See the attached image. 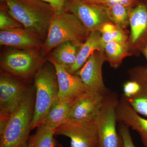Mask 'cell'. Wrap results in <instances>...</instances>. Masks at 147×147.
Returning <instances> with one entry per match:
<instances>
[{
    "label": "cell",
    "instance_id": "6da1fadb",
    "mask_svg": "<svg viewBox=\"0 0 147 147\" xmlns=\"http://www.w3.org/2000/svg\"><path fill=\"white\" fill-rule=\"evenodd\" d=\"M5 3L10 16L45 41L50 22L56 13L50 5L40 0H5Z\"/></svg>",
    "mask_w": 147,
    "mask_h": 147
},
{
    "label": "cell",
    "instance_id": "7a4b0ae2",
    "mask_svg": "<svg viewBox=\"0 0 147 147\" xmlns=\"http://www.w3.org/2000/svg\"><path fill=\"white\" fill-rule=\"evenodd\" d=\"M35 102V88L29 87L20 107L0 129V147H22L28 142Z\"/></svg>",
    "mask_w": 147,
    "mask_h": 147
},
{
    "label": "cell",
    "instance_id": "3957f363",
    "mask_svg": "<svg viewBox=\"0 0 147 147\" xmlns=\"http://www.w3.org/2000/svg\"><path fill=\"white\" fill-rule=\"evenodd\" d=\"M88 30L74 14L65 11L56 13L49 26L41 52L47 56L56 46L67 41L81 45L90 34Z\"/></svg>",
    "mask_w": 147,
    "mask_h": 147
},
{
    "label": "cell",
    "instance_id": "277c9868",
    "mask_svg": "<svg viewBox=\"0 0 147 147\" xmlns=\"http://www.w3.org/2000/svg\"><path fill=\"white\" fill-rule=\"evenodd\" d=\"M34 78L35 102L32 130L43 124L50 109L59 100V84L54 66L44 65Z\"/></svg>",
    "mask_w": 147,
    "mask_h": 147
},
{
    "label": "cell",
    "instance_id": "5b68a950",
    "mask_svg": "<svg viewBox=\"0 0 147 147\" xmlns=\"http://www.w3.org/2000/svg\"><path fill=\"white\" fill-rule=\"evenodd\" d=\"M46 58L40 50H25L11 48L1 56V73L27 82L34 77L45 64Z\"/></svg>",
    "mask_w": 147,
    "mask_h": 147
},
{
    "label": "cell",
    "instance_id": "8992f818",
    "mask_svg": "<svg viewBox=\"0 0 147 147\" xmlns=\"http://www.w3.org/2000/svg\"><path fill=\"white\" fill-rule=\"evenodd\" d=\"M115 92L108 91L96 117L97 147H123L122 138L117 129L116 109L119 101Z\"/></svg>",
    "mask_w": 147,
    "mask_h": 147
},
{
    "label": "cell",
    "instance_id": "52a82bcc",
    "mask_svg": "<svg viewBox=\"0 0 147 147\" xmlns=\"http://www.w3.org/2000/svg\"><path fill=\"white\" fill-rule=\"evenodd\" d=\"M26 82L6 74L0 76V129L18 110L28 87Z\"/></svg>",
    "mask_w": 147,
    "mask_h": 147
},
{
    "label": "cell",
    "instance_id": "ba28073f",
    "mask_svg": "<svg viewBox=\"0 0 147 147\" xmlns=\"http://www.w3.org/2000/svg\"><path fill=\"white\" fill-rule=\"evenodd\" d=\"M56 135L71 139L70 147H97L96 120H67L55 129Z\"/></svg>",
    "mask_w": 147,
    "mask_h": 147
},
{
    "label": "cell",
    "instance_id": "9c48e42d",
    "mask_svg": "<svg viewBox=\"0 0 147 147\" xmlns=\"http://www.w3.org/2000/svg\"><path fill=\"white\" fill-rule=\"evenodd\" d=\"M65 10L75 15L90 32L110 22L107 7L86 0H67Z\"/></svg>",
    "mask_w": 147,
    "mask_h": 147
},
{
    "label": "cell",
    "instance_id": "30bf717a",
    "mask_svg": "<svg viewBox=\"0 0 147 147\" xmlns=\"http://www.w3.org/2000/svg\"><path fill=\"white\" fill-rule=\"evenodd\" d=\"M128 45L131 55L138 56L147 46V0L140 1L129 9Z\"/></svg>",
    "mask_w": 147,
    "mask_h": 147
},
{
    "label": "cell",
    "instance_id": "8fae6325",
    "mask_svg": "<svg viewBox=\"0 0 147 147\" xmlns=\"http://www.w3.org/2000/svg\"><path fill=\"white\" fill-rule=\"evenodd\" d=\"M105 61L104 50H96L75 74L80 77L90 90L103 94L108 90L105 86L102 76V66Z\"/></svg>",
    "mask_w": 147,
    "mask_h": 147
},
{
    "label": "cell",
    "instance_id": "7c38bea8",
    "mask_svg": "<svg viewBox=\"0 0 147 147\" xmlns=\"http://www.w3.org/2000/svg\"><path fill=\"white\" fill-rule=\"evenodd\" d=\"M46 59L53 65L56 70L59 84V100L61 102L73 100L90 90L82 79L72 74L62 66L57 63L50 56Z\"/></svg>",
    "mask_w": 147,
    "mask_h": 147
},
{
    "label": "cell",
    "instance_id": "4fadbf2b",
    "mask_svg": "<svg viewBox=\"0 0 147 147\" xmlns=\"http://www.w3.org/2000/svg\"><path fill=\"white\" fill-rule=\"evenodd\" d=\"M104 95L89 90L74 100L67 120H94L99 113Z\"/></svg>",
    "mask_w": 147,
    "mask_h": 147
},
{
    "label": "cell",
    "instance_id": "5bb4252c",
    "mask_svg": "<svg viewBox=\"0 0 147 147\" xmlns=\"http://www.w3.org/2000/svg\"><path fill=\"white\" fill-rule=\"evenodd\" d=\"M43 42L39 36L24 28L0 31V45L13 49L41 50Z\"/></svg>",
    "mask_w": 147,
    "mask_h": 147
},
{
    "label": "cell",
    "instance_id": "9a60e30c",
    "mask_svg": "<svg viewBox=\"0 0 147 147\" xmlns=\"http://www.w3.org/2000/svg\"><path fill=\"white\" fill-rule=\"evenodd\" d=\"M131 80L138 83L139 88L137 93L131 97L124 98L138 114L147 117V69L142 66L135 67L129 70Z\"/></svg>",
    "mask_w": 147,
    "mask_h": 147
},
{
    "label": "cell",
    "instance_id": "2e32d148",
    "mask_svg": "<svg viewBox=\"0 0 147 147\" xmlns=\"http://www.w3.org/2000/svg\"><path fill=\"white\" fill-rule=\"evenodd\" d=\"M117 121L138 132L141 139H147V119L138 115L126 100L121 98L116 109Z\"/></svg>",
    "mask_w": 147,
    "mask_h": 147
},
{
    "label": "cell",
    "instance_id": "e0dca14e",
    "mask_svg": "<svg viewBox=\"0 0 147 147\" xmlns=\"http://www.w3.org/2000/svg\"><path fill=\"white\" fill-rule=\"evenodd\" d=\"M101 34L98 30L90 32L87 39L79 47L75 63L69 72L74 74L86 62L90 56L96 50H104Z\"/></svg>",
    "mask_w": 147,
    "mask_h": 147
},
{
    "label": "cell",
    "instance_id": "ac0fdd59",
    "mask_svg": "<svg viewBox=\"0 0 147 147\" xmlns=\"http://www.w3.org/2000/svg\"><path fill=\"white\" fill-rule=\"evenodd\" d=\"M80 46L71 41H67L56 46L48 55L69 71L76 61Z\"/></svg>",
    "mask_w": 147,
    "mask_h": 147
},
{
    "label": "cell",
    "instance_id": "d6986e66",
    "mask_svg": "<svg viewBox=\"0 0 147 147\" xmlns=\"http://www.w3.org/2000/svg\"><path fill=\"white\" fill-rule=\"evenodd\" d=\"M61 102L58 100L50 109L43 124L55 129L67 120L74 100Z\"/></svg>",
    "mask_w": 147,
    "mask_h": 147
},
{
    "label": "cell",
    "instance_id": "ffe728a7",
    "mask_svg": "<svg viewBox=\"0 0 147 147\" xmlns=\"http://www.w3.org/2000/svg\"><path fill=\"white\" fill-rule=\"evenodd\" d=\"M106 61L111 67L117 68L125 58L131 56L129 53L128 42L111 41L106 43L104 47Z\"/></svg>",
    "mask_w": 147,
    "mask_h": 147
},
{
    "label": "cell",
    "instance_id": "44dd1931",
    "mask_svg": "<svg viewBox=\"0 0 147 147\" xmlns=\"http://www.w3.org/2000/svg\"><path fill=\"white\" fill-rule=\"evenodd\" d=\"M55 129L42 124L37 127L34 134L28 139L29 147H55L56 141Z\"/></svg>",
    "mask_w": 147,
    "mask_h": 147
},
{
    "label": "cell",
    "instance_id": "7402d4cb",
    "mask_svg": "<svg viewBox=\"0 0 147 147\" xmlns=\"http://www.w3.org/2000/svg\"><path fill=\"white\" fill-rule=\"evenodd\" d=\"M98 31L101 34L103 46L111 41L128 42L129 36L126 30L117 26L112 21L106 22L100 26Z\"/></svg>",
    "mask_w": 147,
    "mask_h": 147
},
{
    "label": "cell",
    "instance_id": "603a6c76",
    "mask_svg": "<svg viewBox=\"0 0 147 147\" xmlns=\"http://www.w3.org/2000/svg\"><path fill=\"white\" fill-rule=\"evenodd\" d=\"M127 7L120 4H115L107 7V12L110 21L117 26L126 30L129 25V9Z\"/></svg>",
    "mask_w": 147,
    "mask_h": 147
},
{
    "label": "cell",
    "instance_id": "cb8c5ba5",
    "mask_svg": "<svg viewBox=\"0 0 147 147\" xmlns=\"http://www.w3.org/2000/svg\"><path fill=\"white\" fill-rule=\"evenodd\" d=\"M21 28H24L23 25L10 16L7 13L6 8L1 7L0 11L1 31Z\"/></svg>",
    "mask_w": 147,
    "mask_h": 147
},
{
    "label": "cell",
    "instance_id": "d4e9b609",
    "mask_svg": "<svg viewBox=\"0 0 147 147\" xmlns=\"http://www.w3.org/2000/svg\"><path fill=\"white\" fill-rule=\"evenodd\" d=\"M118 131L122 138L123 147H136L131 138L129 127L126 125L119 123Z\"/></svg>",
    "mask_w": 147,
    "mask_h": 147
},
{
    "label": "cell",
    "instance_id": "484cf974",
    "mask_svg": "<svg viewBox=\"0 0 147 147\" xmlns=\"http://www.w3.org/2000/svg\"><path fill=\"white\" fill-rule=\"evenodd\" d=\"M139 88L138 83L134 80L130 79V81L126 82L124 85V94L122 97L126 98L131 97L137 93Z\"/></svg>",
    "mask_w": 147,
    "mask_h": 147
},
{
    "label": "cell",
    "instance_id": "4316f807",
    "mask_svg": "<svg viewBox=\"0 0 147 147\" xmlns=\"http://www.w3.org/2000/svg\"><path fill=\"white\" fill-rule=\"evenodd\" d=\"M50 5L56 13H60L66 11L65 6L67 0H40Z\"/></svg>",
    "mask_w": 147,
    "mask_h": 147
},
{
    "label": "cell",
    "instance_id": "83f0119b",
    "mask_svg": "<svg viewBox=\"0 0 147 147\" xmlns=\"http://www.w3.org/2000/svg\"><path fill=\"white\" fill-rule=\"evenodd\" d=\"M140 0H106L105 5L110 7L115 4H120L127 7L132 8L137 5Z\"/></svg>",
    "mask_w": 147,
    "mask_h": 147
},
{
    "label": "cell",
    "instance_id": "f1b7e54d",
    "mask_svg": "<svg viewBox=\"0 0 147 147\" xmlns=\"http://www.w3.org/2000/svg\"><path fill=\"white\" fill-rule=\"evenodd\" d=\"M86 1L95 3L103 5H105V3H106V0H86Z\"/></svg>",
    "mask_w": 147,
    "mask_h": 147
},
{
    "label": "cell",
    "instance_id": "f546056e",
    "mask_svg": "<svg viewBox=\"0 0 147 147\" xmlns=\"http://www.w3.org/2000/svg\"><path fill=\"white\" fill-rule=\"evenodd\" d=\"M142 54H143L147 60V46L146 47H145L144 49L143 50L142 52Z\"/></svg>",
    "mask_w": 147,
    "mask_h": 147
},
{
    "label": "cell",
    "instance_id": "4dcf8cb0",
    "mask_svg": "<svg viewBox=\"0 0 147 147\" xmlns=\"http://www.w3.org/2000/svg\"><path fill=\"white\" fill-rule=\"evenodd\" d=\"M142 143L145 147H147V139H141Z\"/></svg>",
    "mask_w": 147,
    "mask_h": 147
},
{
    "label": "cell",
    "instance_id": "1f68e13d",
    "mask_svg": "<svg viewBox=\"0 0 147 147\" xmlns=\"http://www.w3.org/2000/svg\"><path fill=\"white\" fill-rule=\"evenodd\" d=\"M22 147H29L28 146V143H27V142H26V143L25 144L23 145Z\"/></svg>",
    "mask_w": 147,
    "mask_h": 147
},
{
    "label": "cell",
    "instance_id": "d6a6232c",
    "mask_svg": "<svg viewBox=\"0 0 147 147\" xmlns=\"http://www.w3.org/2000/svg\"><path fill=\"white\" fill-rule=\"evenodd\" d=\"M1 3H5V0H0Z\"/></svg>",
    "mask_w": 147,
    "mask_h": 147
},
{
    "label": "cell",
    "instance_id": "836d02e7",
    "mask_svg": "<svg viewBox=\"0 0 147 147\" xmlns=\"http://www.w3.org/2000/svg\"><path fill=\"white\" fill-rule=\"evenodd\" d=\"M140 1H147V0H140Z\"/></svg>",
    "mask_w": 147,
    "mask_h": 147
},
{
    "label": "cell",
    "instance_id": "e575fe53",
    "mask_svg": "<svg viewBox=\"0 0 147 147\" xmlns=\"http://www.w3.org/2000/svg\"><path fill=\"white\" fill-rule=\"evenodd\" d=\"M146 67L147 69V65L146 66Z\"/></svg>",
    "mask_w": 147,
    "mask_h": 147
}]
</instances>
